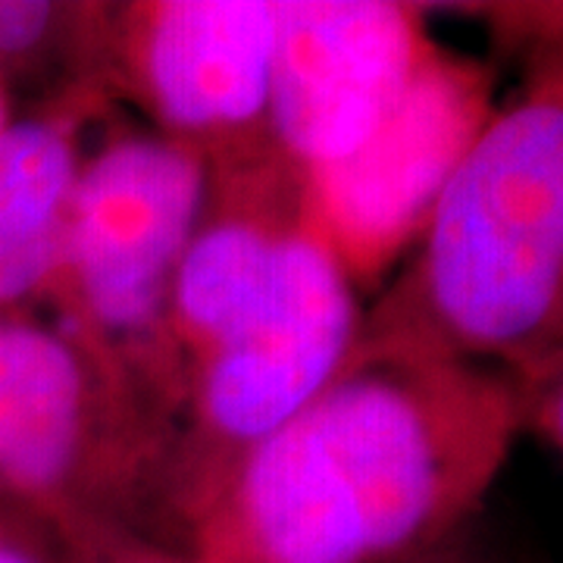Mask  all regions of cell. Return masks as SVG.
<instances>
[{"instance_id":"cell-13","label":"cell","mask_w":563,"mask_h":563,"mask_svg":"<svg viewBox=\"0 0 563 563\" xmlns=\"http://www.w3.org/2000/svg\"><path fill=\"white\" fill-rule=\"evenodd\" d=\"M60 544L66 563H195L176 544L122 523L88 526L60 539Z\"/></svg>"},{"instance_id":"cell-16","label":"cell","mask_w":563,"mask_h":563,"mask_svg":"<svg viewBox=\"0 0 563 563\" xmlns=\"http://www.w3.org/2000/svg\"><path fill=\"white\" fill-rule=\"evenodd\" d=\"M7 122H10V91L0 85V129H3Z\"/></svg>"},{"instance_id":"cell-7","label":"cell","mask_w":563,"mask_h":563,"mask_svg":"<svg viewBox=\"0 0 563 563\" xmlns=\"http://www.w3.org/2000/svg\"><path fill=\"white\" fill-rule=\"evenodd\" d=\"M279 0H139L110 16V66L166 139L210 166L273 151L269 81Z\"/></svg>"},{"instance_id":"cell-12","label":"cell","mask_w":563,"mask_h":563,"mask_svg":"<svg viewBox=\"0 0 563 563\" xmlns=\"http://www.w3.org/2000/svg\"><path fill=\"white\" fill-rule=\"evenodd\" d=\"M63 217L38 232L0 235V317H22L25 307L47 303L63 266Z\"/></svg>"},{"instance_id":"cell-5","label":"cell","mask_w":563,"mask_h":563,"mask_svg":"<svg viewBox=\"0 0 563 563\" xmlns=\"http://www.w3.org/2000/svg\"><path fill=\"white\" fill-rule=\"evenodd\" d=\"M361 325L357 288L301 213L261 313L185 376L154 523L181 539L244 457L342 369Z\"/></svg>"},{"instance_id":"cell-10","label":"cell","mask_w":563,"mask_h":563,"mask_svg":"<svg viewBox=\"0 0 563 563\" xmlns=\"http://www.w3.org/2000/svg\"><path fill=\"white\" fill-rule=\"evenodd\" d=\"M117 98L103 79L47 95L38 110L0 129V235L38 232L66 213L81 163L85 135Z\"/></svg>"},{"instance_id":"cell-2","label":"cell","mask_w":563,"mask_h":563,"mask_svg":"<svg viewBox=\"0 0 563 563\" xmlns=\"http://www.w3.org/2000/svg\"><path fill=\"white\" fill-rule=\"evenodd\" d=\"M354 347L498 366L551 383L563 322V79L544 60L498 107Z\"/></svg>"},{"instance_id":"cell-11","label":"cell","mask_w":563,"mask_h":563,"mask_svg":"<svg viewBox=\"0 0 563 563\" xmlns=\"http://www.w3.org/2000/svg\"><path fill=\"white\" fill-rule=\"evenodd\" d=\"M110 3L0 0V85L51 79L60 91L110 81Z\"/></svg>"},{"instance_id":"cell-8","label":"cell","mask_w":563,"mask_h":563,"mask_svg":"<svg viewBox=\"0 0 563 563\" xmlns=\"http://www.w3.org/2000/svg\"><path fill=\"white\" fill-rule=\"evenodd\" d=\"M435 38L413 3L279 0L269 141L298 179L363 147Z\"/></svg>"},{"instance_id":"cell-15","label":"cell","mask_w":563,"mask_h":563,"mask_svg":"<svg viewBox=\"0 0 563 563\" xmlns=\"http://www.w3.org/2000/svg\"><path fill=\"white\" fill-rule=\"evenodd\" d=\"M407 563H485V558L479 554V548H476L473 526H466L457 536H451L448 542L429 548L426 554H420V558H413V561Z\"/></svg>"},{"instance_id":"cell-1","label":"cell","mask_w":563,"mask_h":563,"mask_svg":"<svg viewBox=\"0 0 563 563\" xmlns=\"http://www.w3.org/2000/svg\"><path fill=\"white\" fill-rule=\"evenodd\" d=\"M529 420L498 366L354 347L181 536L195 563H407L473 526Z\"/></svg>"},{"instance_id":"cell-3","label":"cell","mask_w":563,"mask_h":563,"mask_svg":"<svg viewBox=\"0 0 563 563\" xmlns=\"http://www.w3.org/2000/svg\"><path fill=\"white\" fill-rule=\"evenodd\" d=\"M210 198V163L161 132H107L66 203V244L51 301L63 332L176 422L181 361L169 291Z\"/></svg>"},{"instance_id":"cell-14","label":"cell","mask_w":563,"mask_h":563,"mask_svg":"<svg viewBox=\"0 0 563 563\" xmlns=\"http://www.w3.org/2000/svg\"><path fill=\"white\" fill-rule=\"evenodd\" d=\"M0 563H66V551L51 529L0 507Z\"/></svg>"},{"instance_id":"cell-4","label":"cell","mask_w":563,"mask_h":563,"mask_svg":"<svg viewBox=\"0 0 563 563\" xmlns=\"http://www.w3.org/2000/svg\"><path fill=\"white\" fill-rule=\"evenodd\" d=\"M173 422L60 325L0 317V507L57 539L154 520Z\"/></svg>"},{"instance_id":"cell-9","label":"cell","mask_w":563,"mask_h":563,"mask_svg":"<svg viewBox=\"0 0 563 563\" xmlns=\"http://www.w3.org/2000/svg\"><path fill=\"white\" fill-rule=\"evenodd\" d=\"M301 213V179L276 151L210 166V198L169 291V339L181 376L261 313L282 242Z\"/></svg>"},{"instance_id":"cell-6","label":"cell","mask_w":563,"mask_h":563,"mask_svg":"<svg viewBox=\"0 0 563 563\" xmlns=\"http://www.w3.org/2000/svg\"><path fill=\"white\" fill-rule=\"evenodd\" d=\"M495 85V66L435 41L369 141L301 179L303 213L357 295L417 247L444 185L501 107Z\"/></svg>"}]
</instances>
